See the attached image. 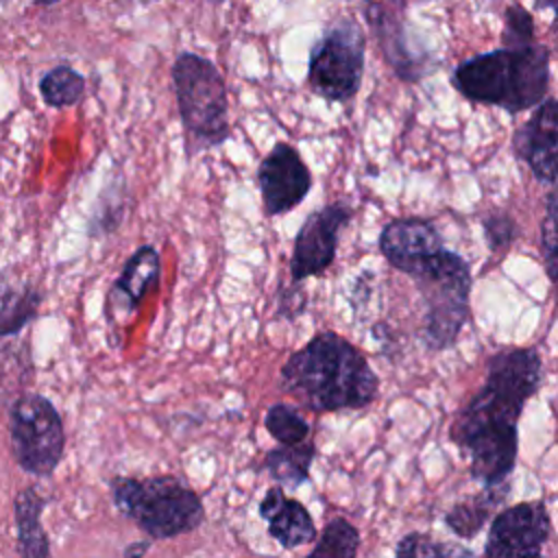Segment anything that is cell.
Wrapping results in <instances>:
<instances>
[{"mask_svg": "<svg viewBox=\"0 0 558 558\" xmlns=\"http://www.w3.org/2000/svg\"><path fill=\"white\" fill-rule=\"evenodd\" d=\"M541 257L543 268L551 281H558V194L551 192L545 203V218L541 222Z\"/></svg>", "mask_w": 558, "mask_h": 558, "instance_id": "cell-26", "label": "cell"}, {"mask_svg": "<svg viewBox=\"0 0 558 558\" xmlns=\"http://www.w3.org/2000/svg\"><path fill=\"white\" fill-rule=\"evenodd\" d=\"M172 87L183 126L185 157L222 146L231 137L227 83L214 61L198 52H179L172 63Z\"/></svg>", "mask_w": 558, "mask_h": 558, "instance_id": "cell-4", "label": "cell"}, {"mask_svg": "<svg viewBox=\"0 0 558 558\" xmlns=\"http://www.w3.org/2000/svg\"><path fill=\"white\" fill-rule=\"evenodd\" d=\"M534 558H543V556H534Z\"/></svg>", "mask_w": 558, "mask_h": 558, "instance_id": "cell-33", "label": "cell"}, {"mask_svg": "<svg viewBox=\"0 0 558 558\" xmlns=\"http://www.w3.org/2000/svg\"><path fill=\"white\" fill-rule=\"evenodd\" d=\"M442 238L438 229L425 218H395L379 233V251L386 262L399 270L408 272L423 257L440 251Z\"/></svg>", "mask_w": 558, "mask_h": 558, "instance_id": "cell-15", "label": "cell"}, {"mask_svg": "<svg viewBox=\"0 0 558 558\" xmlns=\"http://www.w3.org/2000/svg\"><path fill=\"white\" fill-rule=\"evenodd\" d=\"M44 301L41 286L26 272L0 268V338L17 336L37 316Z\"/></svg>", "mask_w": 558, "mask_h": 558, "instance_id": "cell-17", "label": "cell"}, {"mask_svg": "<svg viewBox=\"0 0 558 558\" xmlns=\"http://www.w3.org/2000/svg\"><path fill=\"white\" fill-rule=\"evenodd\" d=\"M124 211H126V183H124V177L118 174V179H109L98 192L94 209L87 218V235L105 238L113 233L122 225Z\"/></svg>", "mask_w": 558, "mask_h": 558, "instance_id": "cell-21", "label": "cell"}, {"mask_svg": "<svg viewBox=\"0 0 558 558\" xmlns=\"http://www.w3.org/2000/svg\"><path fill=\"white\" fill-rule=\"evenodd\" d=\"M316 458L314 440H305L299 445H279L264 456L262 466L275 480L277 486L294 490L310 480V469Z\"/></svg>", "mask_w": 558, "mask_h": 558, "instance_id": "cell-20", "label": "cell"}, {"mask_svg": "<svg viewBox=\"0 0 558 558\" xmlns=\"http://www.w3.org/2000/svg\"><path fill=\"white\" fill-rule=\"evenodd\" d=\"M395 558H477V556L460 543L440 541L423 532H410L397 543Z\"/></svg>", "mask_w": 558, "mask_h": 558, "instance_id": "cell-24", "label": "cell"}, {"mask_svg": "<svg viewBox=\"0 0 558 558\" xmlns=\"http://www.w3.org/2000/svg\"><path fill=\"white\" fill-rule=\"evenodd\" d=\"M0 218H2V211H0Z\"/></svg>", "mask_w": 558, "mask_h": 558, "instance_id": "cell-34", "label": "cell"}, {"mask_svg": "<svg viewBox=\"0 0 558 558\" xmlns=\"http://www.w3.org/2000/svg\"><path fill=\"white\" fill-rule=\"evenodd\" d=\"M255 181L268 218L296 209L312 190V172L290 142H277L259 161Z\"/></svg>", "mask_w": 558, "mask_h": 558, "instance_id": "cell-10", "label": "cell"}, {"mask_svg": "<svg viewBox=\"0 0 558 558\" xmlns=\"http://www.w3.org/2000/svg\"><path fill=\"white\" fill-rule=\"evenodd\" d=\"M510 497V480L484 484V488L458 504L445 514V525L460 538H473L486 525L488 517Z\"/></svg>", "mask_w": 558, "mask_h": 558, "instance_id": "cell-19", "label": "cell"}, {"mask_svg": "<svg viewBox=\"0 0 558 558\" xmlns=\"http://www.w3.org/2000/svg\"><path fill=\"white\" fill-rule=\"evenodd\" d=\"M484 233H486V244L490 251H504L510 246V242L517 235V227L510 216L504 214H490L482 220Z\"/></svg>", "mask_w": 558, "mask_h": 558, "instance_id": "cell-28", "label": "cell"}, {"mask_svg": "<svg viewBox=\"0 0 558 558\" xmlns=\"http://www.w3.org/2000/svg\"><path fill=\"white\" fill-rule=\"evenodd\" d=\"M366 37L351 17L333 20L312 44L307 59L310 89L329 100L347 102L362 85Z\"/></svg>", "mask_w": 558, "mask_h": 558, "instance_id": "cell-7", "label": "cell"}, {"mask_svg": "<svg viewBox=\"0 0 558 558\" xmlns=\"http://www.w3.org/2000/svg\"><path fill=\"white\" fill-rule=\"evenodd\" d=\"M9 438L20 469L50 477L63 460L65 429L54 403L39 392H24L9 405Z\"/></svg>", "mask_w": 558, "mask_h": 558, "instance_id": "cell-8", "label": "cell"}, {"mask_svg": "<svg viewBox=\"0 0 558 558\" xmlns=\"http://www.w3.org/2000/svg\"><path fill=\"white\" fill-rule=\"evenodd\" d=\"M551 534V519L543 501H523L495 514L484 558H534Z\"/></svg>", "mask_w": 558, "mask_h": 558, "instance_id": "cell-11", "label": "cell"}, {"mask_svg": "<svg viewBox=\"0 0 558 558\" xmlns=\"http://www.w3.org/2000/svg\"><path fill=\"white\" fill-rule=\"evenodd\" d=\"M425 305L423 340L429 349L442 351L451 347L469 318L471 270L464 257L445 246L405 272Z\"/></svg>", "mask_w": 558, "mask_h": 558, "instance_id": "cell-6", "label": "cell"}, {"mask_svg": "<svg viewBox=\"0 0 558 558\" xmlns=\"http://www.w3.org/2000/svg\"><path fill=\"white\" fill-rule=\"evenodd\" d=\"M44 497L35 486H24L13 499V519L20 558H50V541L41 523Z\"/></svg>", "mask_w": 558, "mask_h": 558, "instance_id": "cell-18", "label": "cell"}, {"mask_svg": "<svg viewBox=\"0 0 558 558\" xmlns=\"http://www.w3.org/2000/svg\"><path fill=\"white\" fill-rule=\"evenodd\" d=\"M351 216L353 209L347 203H329L305 216L292 244L290 281L301 283L310 277H320L333 264L340 233Z\"/></svg>", "mask_w": 558, "mask_h": 558, "instance_id": "cell-9", "label": "cell"}, {"mask_svg": "<svg viewBox=\"0 0 558 558\" xmlns=\"http://www.w3.org/2000/svg\"><path fill=\"white\" fill-rule=\"evenodd\" d=\"M501 44H504V48H527V46L536 44L534 41V20L523 7H519V4L508 7Z\"/></svg>", "mask_w": 558, "mask_h": 558, "instance_id": "cell-27", "label": "cell"}, {"mask_svg": "<svg viewBox=\"0 0 558 558\" xmlns=\"http://www.w3.org/2000/svg\"><path fill=\"white\" fill-rule=\"evenodd\" d=\"M257 512L266 521L268 534L283 549H296L316 538V525L310 510L299 499L288 497L281 486L266 490Z\"/></svg>", "mask_w": 558, "mask_h": 558, "instance_id": "cell-16", "label": "cell"}, {"mask_svg": "<svg viewBox=\"0 0 558 558\" xmlns=\"http://www.w3.org/2000/svg\"><path fill=\"white\" fill-rule=\"evenodd\" d=\"M150 545H153V541H150V538L135 541V543H131V545H126V547H124L122 558H144V554L150 549Z\"/></svg>", "mask_w": 558, "mask_h": 558, "instance_id": "cell-30", "label": "cell"}, {"mask_svg": "<svg viewBox=\"0 0 558 558\" xmlns=\"http://www.w3.org/2000/svg\"><path fill=\"white\" fill-rule=\"evenodd\" d=\"M451 85L469 100L521 113L538 107L549 89V54L543 46L499 48L462 61Z\"/></svg>", "mask_w": 558, "mask_h": 558, "instance_id": "cell-3", "label": "cell"}, {"mask_svg": "<svg viewBox=\"0 0 558 558\" xmlns=\"http://www.w3.org/2000/svg\"><path fill=\"white\" fill-rule=\"evenodd\" d=\"M39 96L50 109L74 107L85 94V76L68 63H59L41 74L37 83Z\"/></svg>", "mask_w": 558, "mask_h": 558, "instance_id": "cell-22", "label": "cell"}, {"mask_svg": "<svg viewBox=\"0 0 558 558\" xmlns=\"http://www.w3.org/2000/svg\"><path fill=\"white\" fill-rule=\"evenodd\" d=\"M264 427L279 445L310 440V423L290 403H272L264 414Z\"/></svg>", "mask_w": 558, "mask_h": 558, "instance_id": "cell-25", "label": "cell"}, {"mask_svg": "<svg viewBox=\"0 0 558 558\" xmlns=\"http://www.w3.org/2000/svg\"><path fill=\"white\" fill-rule=\"evenodd\" d=\"M364 17L379 41L386 61L392 65L399 78L421 81L434 70L432 54L412 46L408 37V22L403 7L395 0H366Z\"/></svg>", "mask_w": 558, "mask_h": 558, "instance_id": "cell-12", "label": "cell"}, {"mask_svg": "<svg viewBox=\"0 0 558 558\" xmlns=\"http://www.w3.org/2000/svg\"><path fill=\"white\" fill-rule=\"evenodd\" d=\"M532 2H534L536 9H549V11H554L551 24H554V28H558V0H532Z\"/></svg>", "mask_w": 558, "mask_h": 558, "instance_id": "cell-31", "label": "cell"}, {"mask_svg": "<svg viewBox=\"0 0 558 558\" xmlns=\"http://www.w3.org/2000/svg\"><path fill=\"white\" fill-rule=\"evenodd\" d=\"M541 355L514 347L495 353L486 364L482 388L451 423V442L469 460L471 477L482 484L506 482L517 464L519 416L541 388Z\"/></svg>", "mask_w": 558, "mask_h": 558, "instance_id": "cell-1", "label": "cell"}, {"mask_svg": "<svg viewBox=\"0 0 558 558\" xmlns=\"http://www.w3.org/2000/svg\"><path fill=\"white\" fill-rule=\"evenodd\" d=\"M277 310H275V318H288L294 320L299 318L305 307H307V292L301 288L299 281H292L290 286L281 288L277 292Z\"/></svg>", "mask_w": 558, "mask_h": 558, "instance_id": "cell-29", "label": "cell"}, {"mask_svg": "<svg viewBox=\"0 0 558 558\" xmlns=\"http://www.w3.org/2000/svg\"><path fill=\"white\" fill-rule=\"evenodd\" d=\"M514 153L558 194V100L545 98L514 133Z\"/></svg>", "mask_w": 558, "mask_h": 558, "instance_id": "cell-13", "label": "cell"}, {"mask_svg": "<svg viewBox=\"0 0 558 558\" xmlns=\"http://www.w3.org/2000/svg\"><path fill=\"white\" fill-rule=\"evenodd\" d=\"M360 532L344 517H333L320 532L316 545L305 558H355Z\"/></svg>", "mask_w": 558, "mask_h": 558, "instance_id": "cell-23", "label": "cell"}, {"mask_svg": "<svg viewBox=\"0 0 558 558\" xmlns=\"http://www.w3.org/2000/svg\"><path fill=\"white\" fill-rule=\"evenodd\" d=\"M54 2H59V0H35V4H41V7H50Z\"/></svg>", "mask_w": 558, "mask_h": 558, "instance_id": "cell-32", "label": "cell"}, {"mask_svg": "<svg viewBox=\"0 0 558 558\" xmlns=\"http://www.w3.org/2000/svg\"><path fill=\"white\" fill-rule=\"evenodd\" d=\"M111 497L120 514L131 519L150 541H168L205 523L201 495L174 475H116Z\"/></svg>", "mask_w": 558, "mask_h": 558, "instance_id": "cell-5", "label": "cell"}, {"mask_svg": "<svg viewBox=\"0 0 558 558\" xmlns=\"http://www.w3.org/2000/svg\"><path fill=\"white\" fill-rule=\"evenodd\" d=\"M279 386L312 412L366 408L379 379L364 353L336 331L312 336L279 371Z\"/></svg>", "mask_w": 558, "mask_h": 558, "instance_id": "cell-2", "label": "cell"}, {"mask_svg": "<svg viewBox=\"0 0 558 558\" xmlns=\"http://www.w3.org/2000/svg\"><path fill=\"white\" fill-rule=\"evenodd\" d=\"M161 279V255L153 244H142L124 262L120 277L111 283L107 294V318L118 320L122 314L129 318L140 310L148 292H155Z\"/></svg>", "mask_w": 558, "mask_h": 558, "instance_id": "cell-14", "label": "cell"}]
</instances>
